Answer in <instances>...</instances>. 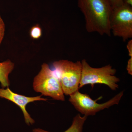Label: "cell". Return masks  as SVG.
Masks as SVG:
<instances>
[{
    "label": "cell",
    "instance_id": "cell-7",
    "mask_svg": "<svg viewBox=\"0 0 132 132\" xmlns=\"http://www.w3.org/2000/svg\"><path fill=\"white\" fill-rule=\"evenodd\" d=\"M0 98L10 101L17 105L23 112L25 122L28 125H32L35 121L26 110V106L29 103L36 101H47V99L42 98L41 96L28 97L15 93L8 87L0 88Z\"/></svg>",
    "mask_w": 132,
    "mask_h": 132
},
{
    "label": "cell",
    "instance_id": "cell-9",
    "mask_svg": "<svg viewBox=\"0 0 132 132\" xmlns=\"http://www.w3.org/2000/svg\"><path fill=\"white\" fill-rule=\"evenodd\" d=\"M87 116H81L79 114L73 118L72 123L70 127L64 132H82L83 127ZM33 132H51L43 130L40 128L33 129Z\"/></svg>",
    "mask_w": 132,
    "mask_h": 132
},
{
    "label": "cell",
    "instance_id": "cell-11",
    "mask_svg": "<svg viewBox=\"0 0 132 132\" xmlns=\"http://www.w3.org/2000/svg\"><path fill=\"white\" fill-rule=\"evenodd\" d=\"M5 25L4 21L0 15V45L1 44L5 35Z\"/></svg>",
    "mask_w": 132,
    "mask_h": 132
},
{
    "label": "cell",
    "instance_id": "cell-5",
    "mask_svg": "<svg viewBox=\"0 0 132 132\" xmlns=\"http://www.w3.org/2000/svg\"><path fill=\"white\" fill-rule=\"evenodd\" d=\"M124 92L121 91L108 101L100 104L97 100H94L88 95L82 94L79 90L69 95V101L80 113L88 116L95 115L98 112L109 108L114 105H118L123 97Z\"/></svg>",
    "mask_w": 132,
    "mask_h": 132
},
{
    "label": "cell",
    "instance_id": "cell-10",
    "mask_svg": "<svg viewBox=\"0 0 132 132\" xmlns=\"http://www.w3.org/2000/svg\"><path fill=\"white\" fill-rule=\"evenodd\" d=\"M29 34L33 39H38L40 38L42 35V30L40 26L36 24L32 27L29 31Z\"/></svg>",
    "mask_w": 132,
    "mask_h": 132
},
{
    "label": "cell",
    "instance_id": "cell-6",
    "mask_svg": "<svg viewBox=\"0 0 132 132\" xmlns=\"http://www.w3.org/2000/svg\"><path fill=\"white\" fill-rule=\"evenodd\" d=\"M111 33L124 41L132 38V7L123 3L112 9L110 18Z\"/></svg>",
    "mask_w": 132,
    "mask_h": 132
},
{
    "label": "cell",
    "instance_id": "cell-8",
    "mask_svg": "<svg viewBox=\"0 0 132 132\" xmlns=\"http://www.w3.org/2000/svg\"><path fill=\"white\" fill-rule=\"evenodd\" d=\"M14 65V63L9 60L0 62V83L3 88L8 87L10 85L9 76Z\"/></svg>",
    "mask_w": 132,
    "mask_h": 132
},
{
    "label": "cell",
    "instance_id": "cell-15",
    "mask_svg": "<svg viewBox=\"0 0 132 132\" xmlns=\"http://www.w3.org/2000/svg\"><path fill=\"white\" fill-rule=\"evenodd\" d=\"M123 3L132 7V0H123Z\"/></svg>",
    "mask_w": 132,
    "mask_h": 132
},
{
    "label": "cell",
    "instance_id": "cell-2",
    "mask_svg": "<svg viewBox=\"0 0 132 132\" xmlns=\"http://www.w3.org/2000/svg\"><path fill=\"white\" fill-rule=\"evenodd\" d=\"M53 66L64 94L70 95L79 90L82 72L81 61L60 60L54 62Z\"/></svg>",
    "mask_w": 132,
    "mask_h": 132
},
{
    "label": "cell",
    "instance_id": "cell-14",
    "mask_svg": "<svg viewBox=\"0 0 132 132\" xmlns=\"http://www.w3.org/2000/svg\"><path fill=\"white\" fill-rule=\"evenodd\" d=\"M127 48L128 51L129 56L130 57H132V40H130L128 42Z\"/></svg>",
    "mask_w": 132,
    "mask_h": 132
},
{
    "label": "cell",
    "instance_id": "cell-3",
    "mask_svg": "<svg viewBox=\"0 0 132 132\" xmlns=\"http://www.w3.org/2000/svg\"><path fill=\"white\" fill-rule=\"evenodd\" d=\"M81 63L82 72L79 88L88 84L93 87L94 84H100L108 86L112 90L118 89L120 79L115 76L116 70L111 65L94 68L91 67L85 59L81 61Z\"/></svg>",
    "mask_w": 132,
    "mask_h": 132
},
{
    "label": "cell",
    "instance_id": "cell-4",
    "mask_svg": "<svg viewBox=\"0 0 132 132\" xmlns=\"http://www.w3.org/2000/svg\"><path fill=\"white\" fill-rule=\"evenodd\" d=\"M33 88L42 95L52 97L56 100L65 101L61 85L54 70L46 63L42 65L39 73L34 78Z\"/></svg>",
    "mask_w": 132,
    "mask_h": 132
},
{
    "label": "cell",
    "instance_id": "cell-12",
    "mask_svg": "<svg viewBox=\"0 0 132 132\" xmlns=\"http://www.w3.org/2000/svg\"><path fill=\"white\" fill-rule=\"evenodd\" d=\"M111 5L112 8L116 7L123 4V0H107Z\"/></svg>",
    "mask_w": 132,
    "mask_h": 132
},
{
    "label": "cell",
    "instance_id": "cell-13",
    "mask_svg": "<svg viewBox=\"0 0 132 132\" xmlns=\"http://www.w3.org/2000/svg\"><path fill=\"white\" fill-rule=\"evenodd\" d=\"M127 70L128 73L130 75H132V57H130L128 61Z\"/></svg>",
    "mask_w": 132,
    "mask_h": 132
},
{
    "label": "cell",
    "instance_id": "cell-1",
    "mask_svg": "<svg viewBox=\"0 0 132 132\" xmlns=\"http://www.w3.org/2000/svg\"><path fill=\"white\" fill-rule=\"evenodd\" d=\"M78 5L85 16L88 32L111 36L110 22L112 8L107 0H78Z\"/></svg>",
    "mask_w": 132,
    "mask_h": 132
}]
</instances>
